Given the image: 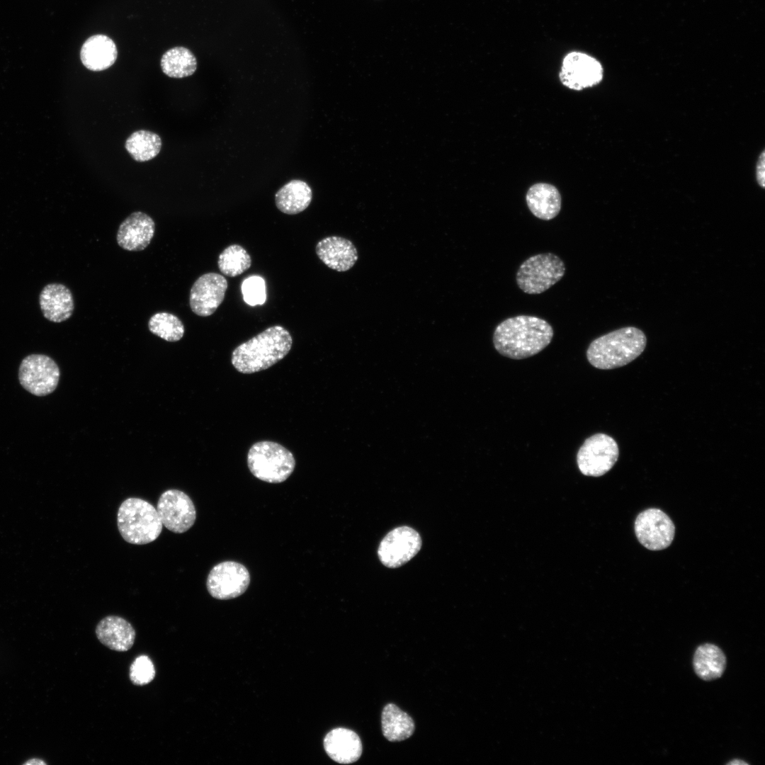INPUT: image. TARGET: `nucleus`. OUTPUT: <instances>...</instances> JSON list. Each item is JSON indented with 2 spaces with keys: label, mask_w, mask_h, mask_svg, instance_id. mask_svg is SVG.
<instances>
[{
  "label": "nucleus",
  "mask_w": 765,
  "mask_h": 765,
  "mask_svg": "<svg viewBox=\"0 0 765 765\" xmlns=\"http://www.w3.org/2000/svg\"><path fill=\"white\" fill-rule=\"evenodd\" d=\"M565 273V265L559 256L543 253L524 261L517 271L516 280L523 292L540 294L560 280Z\"/></svg>",
  "instance_id": "obj_6"
},
{
  "label": "nucleus",
  "mask_w": 765,
  "mask_h": 765,
  "mask_svg": "<svg viewBox=\"0 0 765 765\" xmlns=\"http://www.w3.org/2000/svg\"><path fill=\"white\" fill-rule=\"evenodd\" d=\"M635 533L638 541L650 550L668 548L675 535V526L662 510L650 508L640 512L635 521Z\"/></svg>",
  "instance_id": "obj_9"
},
{
  "label": "nucleus",
  "mask_w": 765,
  "mask_h": 765,
  "mask_svg": "<svg viewBox=\"0 0 765 765\" xmlns=\"http://www.w3.org/2000/svg\"><path fill=\"white\" fill-rule=\"evenodd\" d=\"M157 510L162 524L176 533L189 530L196 518L193 501L185 492L178 489H168L159 498Z\"/></svg>",
  "instance_id": "obj_12"
},
{
  "label": "nucleus",
  "mask_w": 765,
  "mask_h": 765,
  "mask_svg": "<svg viewBox=\"0 0 765 765\" xmlns=\"http://www.w3.org/2000/svg\"><path fill=\"white\" fill-rule=\"evenodd\" d=\"M162 139L155 132L140 130L126 140L125 148L137 162H144L156 157L162 148Z\"/></svg>",
  "instance_id": "obj_26"
},
{
  "label": "nucleus",
  "mask_w": 765,
  "mask_h": 765,
  "mask_svg": "<svg viewBox=\"0 0 765 765\" xmlns=\"http://www.w3.org/2000/svg\"><path fill=\"white\" fill-rule=\"evenodd\" d=\"M251 474L268 483H280L293 473L295 460L293 453L281 444L271 441L254 443L247 454Z\"/></svg>",
  "instance_id": "obj_5"
},
{
  "label": "nucleus",
  "mask_w": 765,
  "mask_h": 765,
  "mask_svg": "<svg viewBox=\"0 0 765 765\" xmlns=\"http://www.w3.org/2000/svg\"><path fill=\"white\" fill-rule=\"evenodd\" d=\"M647 338L634 327L611 332L591 342L586 358L598 369L610 370L624 366L637 358L645 350Z\"/></svg>",
  "instance_id": "obj_3"
},
{
  "label": "nucleus",
  "mask_w": 765,
  "mask_h": 765,
  "mask_svg": "<svg viewBox=\"0 0 765 765\" xmlns=\"http://www.w3.org/2000/svg\"><path fill=\"white\" fill-rule=\"evenodd\" d=\"M39 303L43 316L55 323L68 319L74 309L71 290L61 283L45 285L40 293Z\"/></svg>",
  "instance_id": "obj_17"
},
{
  "label": "nucleus",
  "mask_w": 765,
  "mask_h": 765,
  "mask_svg": "<svg viewBox=\"0 0 765 765\" xmlns=\"http://www.w3.org/2000/svg\"><path fill=\"white\" fill-rule=\"evenodd\" d=\"M249 583V572L243 565L234 561H225L215 565L210 571L206 586L213 598L227 600L242 595Z\"/></svg>",
  "instance_id": "obj_11"
},
{
  "label": "nucleus",
  "mask_w": 765,
  "mask_h": 765,
  "mask_svg": "<svg viewBox=\"0 0 765 765\" xmlns=\"http://www.w3.org/2000/svg\"><path fill=\"white\" fill-rule=\"evenodd\" d=\"M148 328L153 334L170 342L179 341L185 332L181 320L175 314L166 312L153 314L148 322Z\"/></svg>",
  "instance_id": "obj_28"
},
{
  "label": "nucleus",
  "mask_w": 765,
  "mask_h": 765,
  "mask_svg": "<svg viewBox=\"0 0 765 765\" xmlns=\"http://www.w3.org/2000/svg\"><path fill=\"white\" fill-rule=\"evenodd\" d=\"M312 192L310 186L301 180H292L282 186L275 195L277 208L288 215L304 211L310 204Z\"/></svg>",
  "instance_id": "obj_22"
},
{
  "label": "nucleus",
  "mask_w": 765,
  "mask_h": 765,
  "mask_svg": "<svg viewBox=\"0 0 765 765\" xmlns=\"http://www.w3.org/2000/svg\"><path fill=\"white\" fill-rule=\"evenodd\" d=\"M162 72L171 78L180 79L191 76L197 69V60L191 50L184 47H175L167 50L160 62Z\"/></svg>",
  "instance_id": "obj_25"
},
{
  "label": "nucleus",
  "mask_w": 765,
  "mask_h": 765,
  "mask_svg": "<svg viewBox=\"0 0 765 765\" xmlns=\"http://www.w3.org/2000/svg\"><path fill=\"white\" fill-rule=\"evenodd\" d=\"M60 377L58 366L46 355H29L23 359L19 366L20 384L35 396L42 397L52 393L57 387Z\"/></svg>",
  "instance_id": "obj_8"
},
{
  "label": "nucleus",
  "mask_w": 765,
  "mask_h": 765,
  "mask_svg": "<svg viewBox=\"0 0 765 765\" xmlns=\"http://www.w3.org/2000/svg\"><path fill=\"white\" fill-rule=\"evenodd\" d=\"M324 747L328 756L339 764L356 761L362 754V743L353 731L342 727L331 730L324 740Z\"/></svg>",
  "instance_id": "obj_19"
},
{
  "label": "nucleus",
  "mask_w": 765,
  "mask_h": 765,
  "mask_svg": "<svg viewBox=\"0 0 765 765\" xmlns=\"http://www.w3.org/2000/svg\"><path fill=\"white\" fill-rule=\"evenodd\" d=\"M242 293L246 304L251 306L263 305L266 299L264 279L259 276L246 278L242 283Z\"/></svg>",
  "instance_id": "obj_29"
},
{
  "label": "nucleus",
  "mask_w": 765,
  "mask_h": 765,
  "mask_svg": "<svg viewBox=\"0 0 765 765\" xmlns=\"http://www.w3.org/2000/svg\"><path fill=\"white\" fill-rule=\"evenodd\" d=\"M552 337V327L547 321L535 316L518 315L497 326L493 344L501 355L520 360L540 352Z\"/></svg>",
  "instance_id": "obj_1"
},
{
  "label": "nucleus",
  "mask_w": 765,
  "mask_h": 765,
  "mask_svg": "<svg viewBox=\"0 0 765 765\" xmlns=\"http://www.w3.org/2000/svg\"><path fill=\"white\" fill-rule=\"evenodd\" d=\"M618 455V446L615 439L598 433L584 441L577 452V463L583 475L600 477L613 467Z\"/></svg>",
  "instance_id": "obj_7"
},
{
  "label": "nucleus",
  "mask_w": 765,
  "mask_h": 765,
  "mask_svg": "<svg viewBox=\"0 0 765 765\" xmlns=\"http://www.w3.org/2000/svg\"><path fill=\"white\" fill-rule=\"evenodd\" d=\"M315 251L327 267L339 272L348 271L358 260L356 246L341 237L330 236L321 239L315 246Z\"/></svg>",
  "instance_id": "obj_16"
},
{
  "label": "nucleus",
  "mask_w": 765,
  "mask_h": 765,
  "mask_svg": "<svg viewBox=\"0 0 765 765\" xmlns=\"http://www.w3.org/2000/svg\"><path fill=\"white\" fill-rule=\"evenodd\" d=\"M217 266L222 273L234 278L242 274L251 267V258L244 247L239 244H232L220 254Z\"/></svg>",
  "instance_id": "obj_27"
},
{
  "label": "nucleus",
  "mask_w": 765,
  "mask_h": 765,
  "mask_svg": "<svg viewBox=\"0 0 765 765\" xmlns=\"http://www.w3.org/2000/svg\"><path fill=\"white\" fill-rule=\"evenodd\" d=\"M764 154H765V153L763 151L761 152V154H760L759 157V159H758V162H757V164H756V180L758 181L759 185L761 188H764V181H765V171H764V169H765V168H764L765 157H764Z\"/></svg>",
  "instance_id": "obj_31"
},
{
  "label": "nucleus",
  "mask_w": 765,
  "mask_h": 765,
  "mask_svg": "<svg viewBox=\"0 0 765 765\" xmlns=\"http://www.w3.org/2000/svg\"><path fill=\"white\" fill-rule=\"evenodd\" d=\"M419 533L409 526H400L390 531L381 540L378 555L389 568L399 567L412 559L421 548Z\"/></svg>",
  "instance_id": "obj_10"
},
{
  "label": "nucleus",
  "mask_w": 765,
  "mask_h": 765,
  "mask_svg": "<svg viewBox=\"0 0 765 765\" xmlns=\"http://www.w3.org/2000/svg\"><path fill=\"white\" fill-rule=\"evenodd\" d=\"M603 72V67L596 59L586 53L574 51L564 57L559 76L564 86L581 91L600 83Z\"/></svg>",
  "instance_id": "obj_13"
},
{
  "label": "nucleus",
  "mask_w": 765,
  "mask_h": 765,
  "mask_svg": "<svg viewBox=\"0 0 765 765\" xmlns=\"http://www.w3.org/2000/svg\"><path fill=\"white\" fill-rule=\"evenodd\" d=\"M118 531L128 543L144 545L160 535L163 524L157 510L149 502L136 497L126 499L117 514Z\"/></svg>",
  "instance_id": "obj_4"
},
{
  "label": "nucleus",
  "mask_w": 765,
  "mask_h": 765,
  "mask_svg": "<svg viewBox=\"0 0 765 765\" xmlns=\"http://www.w3.org/2000/svg\"><path fill=\"white\" fill-rule=\"evenodd\" d=\"M727 764H728V765H744V764H747V763L746 761H743V760L737 759H734V760L728 762Z\"/></svg>",
  "instance_id": "obj_32"
},
{
  "label": "nucleus",
  "mask_w": 765,
  "mask_h": 765,
  "mask_svg": "<svg viewBox=\"0 0 765 765\" xmlns=\"http://www.w3.org/2000/svg\"><path fill=\"white\" fill-rule=\"evenodd\" d=\"M45 764V763L44 761H42L41 760H39V759H31V760L26 762V764H31V765H33V764H38V765L40 764H40Z\"/></svg>",
  "instance_id": "obj_33"
},
{
  "label": "nucleus",
  "mask_w": 765,
  "mask_h": 765,
  "mask_svg": "<svg viewBox=\"0 0 765 765\" xmlns=\"http://www.w3.org/2000/svg\"><path fill=\"white\" fill-rule=\"evenodd\" d=\"M118 50L113 40L98 34L89 37L83 44L80 59L86 68L100 72L110 67L116 61Z\"/></svg>",
  "instance_id": "obj_20"
},
{
  "label": "nucleus",
  "mask_w": 765,
  "mask_h": 765,
  "mask_svg": "<svg viewBox=\"0 0 765 765\" xmlns=\"http://www.w3.org/2000/svg\"><path fill=\"white\" fill-rule=\"evenodd\" d=\"M154 676V666L149 657L140 655L135 659L130 667V679L133 684L146 685L150 683Z\"/></svg>",
  "instance_id": "obj_30"
},
{
  "label": "nucleus",
  "mask_w": 765,
  "mask_h": 765,
  "mask_svg": "<svg viewBox=\"0 0 765 765\" xmlns=\"http://www.w3.org/2000/svg\"><path fill=\"white\" fill-rule=\"evenodd\" d=\"M154 231L155 223L149 215L141 211L134 212L120 225L117 243L127 251H142L150 244Z\"/></svg>",
  "instance_id": "obj_15"
},
{
  "label": "nucleus",
  "mask_w": 765,
  "mask_h": 765,
  "mask_svg": "<svg viewBox=\"0 0 765 765\" xmlns=\"http://www.w3.org/2000/svg\"><path fill=\"white\" fill-rule=\"evenodd\" d=\"M693 669L698 677L705 681L718 679L726 667V657L718 646L706 643L697 647L693 655Z\"/></svg>",
  "instance_id": "obj_23"
},
{
  "label": "nucleus",
  "mask_w": 765,
  "mask_h": 765,
  "mask_svg": "<svg viewBox=\"0 0 765 765\" xmlns=\"http://www.w3.org/2000/svg\"><path fill=\"white\" fill-rule=\"evenodd\" d=\"M228 286L227 279L217 273H206L193 284L189 296L190 307L200 317L212 315L223 302Z\"/></svg>",
  "instance_id": "obj_14"
},
{
  "label": "nucleus",
  "mask_w": 765,
  "mask_h": 765,
  "mask_svg": "<svg viewBox=\"0 0 765 765\" xmlns=\"http://www.w3.org/2000/svg\"><path fill=\"white\" fill-rule=\"evenodd\" d=\"M293 338L283 327L275 325L237 346L231 363L239 373L251 374L271 367L290 351Z\"/></svg>",
  "instance_id": "obj_2"
},
{
  "label": "nucleus",
  "mask_w": 765,
  "mask_h": 765,
  "mask_svg": "<svg viewBox=\"0 0 765 765\" xmlns=\"http://www.w3.org/2000/svg\"><path fill=\"white\" fill-rule=\"evenodd\" d=\"M382 731L390 742L404 740L412 735L414 722L412 718L393 703L387 704L381 715Z\"/></svg>",
  "instance_id": "obj_24"
},
{
  "label": "nucleus",
  "mask_w": 765,
  "mask_h": 765,
  "mask_svg": "<svg viewBox=\"0 0 765 765\" xmlns=\"http://www.w3.org/2000/svg\"><path fill=\"white\" fill-rule=\"evenodd\" d=\"M526 200L530 211L540 220L555 218L561 209L560 192L549 183H538L531 186Z\"/></svg>",
  "instance_id": "obj_21"
},
{
  "label": "nucleus",
  "mask_w": 765,
  "mask_h": 765,
  "mask_svg": "<svg viewBox=\"0 0 765 765\" xmlns=\"http://www.w3.org/2000/svg\"><path fill=\"white\" fill-rule=\"evenodd\" d=\"M96 634L103 645L117 652L129 650L134 645L136 635L130 623L118 616L102 618L96 625Z\"/></svg>",
  "instance_id": "obj_18"
}]
</instances>
